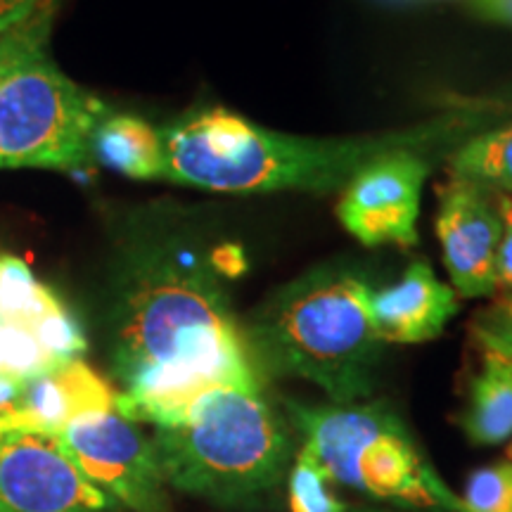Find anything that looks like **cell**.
<instances>
[{
    "mask_svg": "<svg viewBox=\"0 0 512 512\" xmlns=\"http://www.w3.org/2000/svg\"><path fill=\"white\" fill-rule=\"evenodd\" d=\"M112 366L117 411L155 427L176 425L214 387H259L216 264L185 249L136 268L117 311Z\"/></svg>",
    "mask_w": 512,
    "mask_h": 512,
    "instance_id": "6da1fadb",
    "label": "cell"
},
{
    "mask_svg": "<svg viewBox=\"0 0 512 512\" xmlns=\"http://www.w3.org/2000/svg\"><path fill=\"white\" fill-rule=\"evenodd\" d=\"M512 119V98L458 100L434 117L396 131L351 138H304L221 110L190 114L162 133V181L209 192L344 190L377 159L415 152L448 159L477 133Z\"/></svg>",
    "mask_w": 512,
    "mask_h": 512,
    "instance_id": "7a4b0ae2",
    "label": "cell"
},
{
    "mask_svg": "<svg viewBox=\"0 0 512 512\" xmlns=\"http://www.w3.org/2000/svg\"><path fill=\"white\" fill-rule=\"evenodd\" d=\"M370 292L344 268H320L283 287L247 328L256 370L302 377L332 403L366 401L384 344L370 318Z\"/></svg>",
    "mask_w": 512,
    "mask_h": 512,
    "instance_id": "3957f363",
    "label": "cell"
},
{
    "mask_svg": "<svg viewBox=\"0 0 512 512\" xmlns=\"http://www.w3.org/2000/svg\"><path fill=\"white\" fill-rule=\"evenodd\" d=\"M152 444L166 486L242 510L278 491L294 453L290 430L261 384L209 389L176 425L155 427Z\"/></svg>",
    "mask_w": 512,
    "mask_h": 512,
    "instance_id": "277c9868",
    "label": "cell"
},
{
    "mask_svg": "<svg viewBox=\"0 0 512 512\" xmlns=\"http://www.w3.org/2000/svg\"><path fill=\"white\" fill-rule=\"evenodd\" d=\"M299 448L330 484L349 486L377 501L441 512H463L460 498L437 475L387 401H285Z\"/></svg>",
    "mask_w": 512,
    "mask_h": 512,
    "instance_id": "5b68a950",
    "label": "cell"
},
{
    "mask_svg": "<svg viewBox=\"0 0 512 512\" xmlns=\"http://www.w3.org/2000/svg\"><path fill=\"white\" fill-rule=\"evenodd\" d=\"M55 0L0 34V166L79 169L105 105L48 53Z\"/></svg>",
    "mask_w": 512,
    "mask_h": 512,
    "instance_id": "8992f818",
    "label": "cell"
},
{
    "mask_svg": "<svg viewBox=\"0 0 512 512\" xmlns=\"http://www.w3.org/2000/svg\"><path fill=\"white\" fill-rule=\"evenodd\" d=\"M91 482L133 512H169L166 482L152 437L117 408L72 422L60 434Z\"/></svg>",
    "mask_w": 512,
    "mask_h": 512,
    "instance_id": "52a82bcc",
    "label": "cell"
},
{
    "mask_svg": "<svg viewBox=\"0 0 512 512\" xmlns=\"http://www.w3.org/2000/svg\"><path fill=\"white\" fill-rule=\"evenodd\" d=\"M119 503L81 472L55 434L0 437V512H114Z\"/></svg>",
    "mask_w": 512,
    "mask_h": 512,
    "instance_id": "ba28073f",
    "label": "cell"
},
{
    "mask_svg": "<svg viewBox=\"0 0 512 512\" xmlns=\"http://www.w3.org/2000/svg\"><path fill=\"white\" fill-rule=\"evenodd\" d=\"M437 159L399 152L363 169L337 204V219L366 247L418 245L422 188Z\"/></svg>",
    "mask_w": 512,
    "mask_h": 512,
    "instance_id": "9c48e42d",
    "label": "cell"
},
{
    "mask_svg": "<svg viewBox=\"0 0 512 512\" xmlns=\"http://www.w3.org/2000/svg\"><path fill=\"white\" fill-rule=\"evenodd\" d=\"M437 238L458 297L496 294V256L503 238L498 192L470 178L451 176L437 185Z\"/></svg>",
    "mask_w": 512,
    "mask_h": 512,
    "instance_id": "30bf717a",
    "label": "cell"
},
{
    "mask_svg": "<svg viewBox=\"0 0 512 512\" xmlns=\"http://www.w3.org/2000/svg\"><path fill=\"white\" fill-rule=\"evenodd\" d=\"M117 408V389L83 358L60 363L19 389L8 432L60 434L76 420Z\"/></svg>",
    "mask_w": 512,
    "mask_h": 512,
    "instance_id": "8fae6325",
    "label": "cell"
},
{
    "mask_svg": "<svg viewBox=\"0 0 512 512\" xmlns=\"http://www.w3.org/2000/svg\"><path fill=\"white\" fill-rule=\"evenodd\" d=\"M370 318L384 344H422L439 337L460 309L430 261L415 259L394 285L370 292Z\"/></svg>",
    "mask_w": 512,
    "mask_h": 512,
    "instance_id": "7c38bea8",
    "label": "cell"
},
{
    "mask_svg": "<svg viewBox=\"0 0 512 512\" xmlns=\"http://www.w3.org/2000/svg\"><path fill=\"white\" fill-rule=\"evenodd\" d=\"M0 323L27 328L57 363L86 354L79 318L15 254H0Z\"/></svg>",
    "mask_w": 512,
    "mask_h": 512,
    "instance_id": "4fadbf2b",
    "label": "cell"
},
{
    "mask_svg": "<svg viewBox=\"0 0 512 512\" xmlns=\"http://www.w3.org/2000/svg\"><path fill=\"white\" fill-rule=\"evenodd\" d=\"M477 347V366L467 380L458 413L460 430L472 444L498 446L512 441V356Z\"/></svg>",
    "mask_w": 512,
    "mask_h": 512,
    "instance_id": "5bb4252c",
    "label": "cell"
},
{
    "mask_svg": "<svg viewBox=\"0 0 512 512\" xmlns=\"http://www.w3.org/2000/svg\"><path fill=\"white\" fill-rule=\"evenodd\" d=\"M91 159L136 181H155L164 171L162 133L131 114L102 117L88 143Z\"/></svg>",
    "mask_w": 512,
    "mask_h": 512,
    "instance_id": "9a60e30c",
    "label": "cell"
},
{
    "mask_svg": "<svg viewBox=\"0 0 512 512\" xmlns=\"http://www.w3.org/2000/svg\"><path fill=\"white\" fill-rule=\"evenodd\" d=\"M446 171L503 195H512V119L477 133L451 152L446 159Z\"/></svg>",
    "mask_w": 512,
    "mask_h": 512,
    "instance_id": "2e32d148",
    "label": "cell"
},
{
    "mask_svg": "<svg viewBox=\"0 0 512 512\" xmlns=\"http://www.w3.org/2000/svg\"><path fill=\"white\" fill-rule=\"evenodd\" d=\"M458 498L463 512H512V460L479 467Z\"/></svg>",
    "mask_w": 512,
    "mask_h": 512,
    "instance_id": "e0dca14e",
    "label": "cell"
},
{
    "mask_svg": "<svg viewBox=\"0 0 512 512\" xmlns=\"http://www.w3.org/2000/svg\"><path fill=\"white\" fill-rule=\"evenodd\" d=\"M328 479L306 460L294 458L287 472V501L290 512H349L339 501Z\"/></svg>",
    "mask_w": 512,
    "mask_h": 512,
    "instance_id": "ac0fdd59",
    "label": "cell"
},
{
    "mask_svg": "<svg viewBox=\"0 0 512 512\" xmlns=\"http://www.w3.org/2000/svg\"><path fill=\"white\" fill-rule=\"evenodd\" d=\"M470 337L475 344L512 356V290L496 292L494 299L472 316Z\"/></svg>",
    "mask_w": 512,
    "mask_h": 512,
    "instance_id": "d6986e66",
    "label": "cell"
},
{
    "mask_svg": "<svg viewBox=\"0 0 512 512\" xmlns=\"http://www.w3.org/2000/svg\"><path fill=\"white\" fill-rule=\"evenodd\" d=\"M498 209L503 219V238L496 256V292L512 290V195L498 192Z\"/></svg>",
    "mask_w": 512,
    "mask_h": 512,
    "instance_id": "ffe728a7",
    "label": "cell"
},
{
    "mask_svg": "<svg viewBox=\"0 0 512 512\" xmlns=\"http://www.w3.org/2000/svg\"><path fill=\"white\" fill-rule=\"evenodd\" d=\"M50 0H0V34L36 15Z\"/></svg>",
    "mask_w": 512,
    "mask_h": 512,
    "instance_id": "44dd1931",
    "label": "cell"
},
{
    "mask_svg": "<svg viewBox=\"0 0 512 512\" xmlns=\"http://www.w3.org/2000/svg\"><path fill=\"white\" fill-rule=\"evenodd\" d=\"M479 17L512 27V0H470Z\"/></svg>",
    "mask_w": 512,
    "mask_h": 512,
    "instance_id": "7402d4cb",
    "label": "cell"
},
{
    "mask_svg": "<svg viewBox=\"0 0 512 512\" xmlns=\"http://www.w3.org/2000/svg\"><path fill=\"white\" fill-rule=\"evenodd\" d=\"M508 460H512V441L508 444Z\"/></svg>",
    "mask_w": 512,
    "mask_h": 512,
    "instance_id": "603a6c76",
    "label": "cell"
}]
</instances>
